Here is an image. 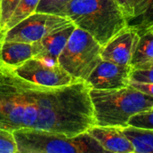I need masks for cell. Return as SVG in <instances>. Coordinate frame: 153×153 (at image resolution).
Instances as JSON below:
<instances>
[{
	"instance_id": "cell-11",
	"label": "cell",
	"mask_w": 153,
	"mask_h": 153,
	"mask_svg": "<svg viewBox=\"0 0 153 153\" xmlns=\"http://www.w3.org/2000/svg\"><path fill=\"white\" fill-rule=\"evenodd\" d=\"M39 53L40 48L37 42H4L0 50V64L15 69Z\"/></svg>"
},
{
	"instance_id": "cell-16",
	"label": "cell",
	"mask_w": 153,
	"mask_h": 153,
	"mask_svg": "<svg viewBox=\"0 0 153 153\" xmlns=\"http://www.w3.org/2000/svg\"><path fill=\"white\" fill-rule=\"evenodd\" d=\"M40 2V0H21L18 4L17 7L16 8L14 14L8 20L6 28L5 33L19 24L21 21H23L25 18L28 17L32 14L35 13L36 7Z\"/></svg>"
},
{
	"instance_id": "cell-5",
	"label": "cell",
	"mask_w": 153,
	"mask_h": 153,
	"mask_svg": "<svg viewBox=\"0 0 153 153\" xmlns=\"http://www.w3.org/2000/svg\"><path fill=\"white\" fill-rule=\"evenodd\" d=\"M101 51L102 46L89 33L76 27L57 60L76 82H85L102 60Z\"/></svg>"
},
{
	"instance_id": "cell-1",
	"label": "cell",
	"mask_w": 153,
	"mask_h": 153,
	"mask_svg": "<svg viewBox=\"0 0 153 153\" xmlns=\"http://www.w3.org/2000/svg\"><path fill=\"white\" fill-rule=\"evenodd\" d=\"M96 125L89 88L76 82L48 88L19 78L0 64V128L34 129L68 137Z\"/></svg>"
},
{
	"instance_id": "cell-7",
	"label": "cell",
	"mask_w": 153,
	"mask_h": 153,
	"mask_svg": "<svg viewBox=\"0 0 153 153\" xmlns=\"http://www.w3.org/2000/svg\"><path fill=\"white\" fill-rule=\"evenodd\" d=\"M72 23L66 17L45 14L33 13L5 33L4 42H21L33 43L45 36L61 30Z\"/></svg>"
},
{
	"instance_id": "cell-15",
	"label": "cell",
	"mask_w": 153,
	"mask_h": 153,
	"mask_svg": "<svg viewBox=\"0 0 153 153\" xmlns=\"http://www.w3.org/2000/svg\"><path fill=\"white\" fill-rule=\"evenodd\" d=\"M128 26L135 29L140 34L153 26V0H140L135 14L128 22Z\"/></svg>"
},
{
	"instance_id": "cell-6",
	"label": "cell",
	"mask_w": 153,
	"mask_h": 153,
	"mask_svg": "<svg viewBox=\"0 0 153 153\" xmlns=\"http://www.w3.org/2000/svg\"><path fill=\"white\" fill-rule=\"evenodd\" d=\"M13 71L21 79L48 88H59L76 83L72 76L59 66L58 60L41 56L33 57Z\"/></svg>"
},
{
	"instance_id": "cell-12",
	"label": "cell",
	"mask_w": 153,
	"mask_h": 153,
	"mask_svg": "<svg viewBox=\"0 0 153 153\" xmlns=\"http://www.w3.org/2000/svg\"><path fill=\"white\" fill-rule=\"evenodd\" d=\"M75 28L76 26L72 24L61 30L50 33L41 41L36 42L40 48V53L37 56L57 60Z\"/></svg>"
},
{
	"instance_id": "cell-23",
	"label": "cell",
	"mask_w": 153,
	"mask_h": 153,
	"mask_svg": "<svg viewBox=\"0 0 153 153\" xmlns=\"http://www.w3.org/2000/svg\"><path fill=\"white\" fill-rule=\"evenodd\" d=\"M129 85L134 88L135 89L142 92L143 94L153 97V83L150 82H139L130 80Z\"/></svg>"
},
{
	"instance_id": "cell-3",
	"label": "cell",
	"mask_w": 153,
	"mask_h": 153,
	"mask_svg": "<svg viewBox=\"0 0 153 153\" xmlns=\"http://www.w3.org/2000/svg\"><path fill=\"white\" fill-rule=\"evenodd\" d=\"M96 125L124 128L130 119L153 106V97L131 86L115 89H89Z\"/></svg>"
},
{
	"instance_id": "cell-10",
	"label": "cell",
	"mask_w": 153,
	"mask_h": 153,
	"mask_svg": "<svg viewBox=\"0 0 153 153\" xmlns=\"http://www.w3.org/2000/svg\"><path fill=\"white\" fill-rule=\"evenodd\" d=\"M87 131L111 153H134L131 140L123 134L121 128L94 125Z\"/></svg>"
},
{
	"instance_id": "cell-21",
	"label": "cell",
	"mask_w": 153,
	"mask_h": 153,
	"mask_svg": "<svg viewBox=\"0 0 153 153\" xmlns=\"http://www.w3.org/2000/svg\"><path fill=\"white\" fill-rule=\"evenodd\" d=\"M114 1L128 22L133 17L140 0H114Z\"/></svg>"
},
{
	"instance_id": "cell-20",
	"label": "cell",
	"mask_w": 153,
	"mask_h": 153,
	"mask_svg": "<svg viewBox=\"0 0 153 153\" xmlns=\"http://www.w3.org/2000/svg\"><path fill=\"white\" fill-rule=\"evenodd\" d=\"M20 1L21 0H0V25L4 32L8 20L14 14Z\"/></svg>"
},
{
	"instance_id": "cell-8",
	"label": "cell",
	"mask_w": 153,
	"mask_h": 153,
	"mask_svg": "<svg viewBox=\"0 0 153 153\" xmlns=\"http://www.w3.org/2000/svg\"><path fill=\"white\" fill-rule=\"evenodd\" d=\"M132 68L101 60L85 80L89 89H115L127 87Z\"/></svg>"
},
{
	"instance_id": "cell-4",
	"label": "cell",
	"mask_w": 153,
	"mask_h": 153,
	"mask_svg": "<svg viewBox=\"0 0 153 153\" xmlns=\"http://www.w3.org/2000/svg\"><path fill=\"white\" fill-rule=\"evenodd\" d=\"M13 133L17 153H111L88 131L73 137L34 129H19Z\"/></svg>"
},
{
	"instance_id": "cell-22",
	"label": "cell",
	"mask_w": 153,
	"mask_h": 153,
	"mask_svg": "<svg viewBox=\"0 0 153 153\" xmlns=\"http://www.w3.org/2000/svg\"><path fill=\"white\" fill-rule=\"evenodd\" d=\"M130 80L153 83V68L146 69H132L130 76Z\"/></svg>"
},
{
	"instance_id": "cell-14",
	"label": "cell",
	"mask_w": 153,
	"mask_h": 153,
	"mask_svg": "<svg viewBox=\"0 0 153 153\" xmlns=\"http://www.w3.org/2000/svg\"><path fill=\"white\" fill-rule=\"evenodd\" d=\"M121 129L123 134L131 140L134 153H153V130L132 126Z\"/></svg>"
},
{
	"instance_id": "cell-19",
	"label": "cell",
	"mask_w": 153,
	"mask_h": 153,
	"mask_svg": "<svg viewBox=\"0 0 153 153\" xmlns=\"http://www.w3.org/2000/svg\"><path fill=\"white\" fill-rule=\"evenodd\" d=\"M0 153H17V144L13 131L0 128Z\"/></svg>"
},
{
	"instance_id": "cell-2",
	"label": "cell",
	"mask_w": 153,
	"mask_h": 153,
	"mask_svg": "<svg viewBox=\"0 0 153 153\" xmlns=\"http://www.w3.org/2000/svg\"><path fill=\"white\" fill-rule=\"evenodd\" d=\"M65 17L89 33L102 47L128 26L114 0H71Z\"/></svg>"
},
{
	"instance_id": "cell-17",
	"label": "cell",
	"mask_w": 153,
	"mask_h": 153,
	"mask_svg": "<svg viewBox=\"0 0 153 153\" xmlns=\"http://www.w3.org/2000/svg\"><path fill=\"white\" fill-rule=\"evenodd\" d=\"M71 0H40L35 13H45L65 17L66 9Z\"/></svg>"
},
{
	"instance_id": "cell-9",
	"label": "cell",
	"mask_w": 153,
	"mask_h": 153,
	"mask_svg": "<svg viewBox=\"0 0 153 153\" xmlns=\"http://www.w3.org/2000/svg\"><path fill=\"white\" fill-rule=\"evenodd\" d=\"M139 39L140 33L127 26L102 47V59L119 65H130Z\"/></svg>"
},
{
	"instance_id": "cell-13",
	"label": "cell",
	"mask_w": 153,
	"mask_h": 153,
	"mask_svg": "<svg viewBox=\"0 0 153 153\" xmlns=\"http://www.w3.org/2000/svg\"><path fill=\"white\" fill-rule=\"evenodd\" d=\"M130 66L132 69L153 68V32L146 31L140 34V39Z\"/></svg>"
},
{
	"instance_id": "cell-18",
	"label": "cell",
	"mask_w": 153,
	"mask_h": 153,
	"mask_svg": "<svg viewBox=\"0 0 153 153\" xmlns=\"http://www.w3.org/2000/svg\"><path fill=\"white\" fill-rule=\"evenodd\" d=\"M128 126L153 130V106L146 111L133 115L130 119Z\"/></svg>"
},
{
	"instance_id": "cell-24",
	"label": "cell",
	"mask_w": 153,
	"mask_h": 153,
	"mask_svg": "<svg viewBox=\"0 0 153 153\" xmlns=\"http://www.w3.org/2000/svg\"><path fill=\"white\" fill-rule=\"evenodd\" d=\"M4 38H5V32L3 31L1 25H0V50H1V46L4 42Z\"/></svg>"
},
{
	"instance_id": "cell-25",
	"label": "cell",
	"mask_w": 153,
	"mask_h": 153,
	"mask_svg": "<svg viewBox=\"0 0 153 153\" xmlns=\"http://www.w3.org/2000/svg\"><path fill=\"white\" fill-rule=\"evenodd\" d=\"M149 31H152V32H153V26H152V27H150V28H149ZM149 30H148V31H149Z\"/></svg>"
}]
</instances>
